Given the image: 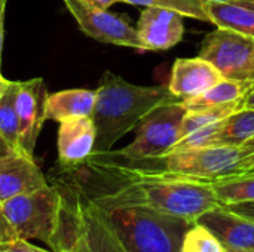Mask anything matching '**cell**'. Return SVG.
Wrapping results in <instances>:
<instances>
[{
	"mask_svg": "<svg viewBox=\"0 0 254 252\" xmlns=\"http://www.w3.org/2000/svg\"><path fill=\"white\" fill-rule=\"evenodd\" d=\"M61 193L55 252H180L193 224L144 206L104 205L58 177Z\"/></svg>",
	"mask_w": 254,
	"mask_h": 252,
	"instance_id": "obj_1",
	"label": "cell"
},
{
	"mask_svg": "<svg viewBox=\"0 0 254 252\" xmlns=\"http://www.w3.org/2000/svg\"><path fill=\"white\" fill-rule=\"evenodd\" d=\"M95 95V107L91 116L95 126L94 153L110 151L155 108L179 101L167 85H134L112 71H104Z\"/></svg>",
	"mask_w": 254,
	"mask_h": 252,
	"instance_id": "obj_2",
	"label": "cell"
},
{
	"mask_svg": "<svg viewBox=\"0 0 254 252\" xmlns=\"http://www.w3.org/2000/svg\"><path fill=\"white\" fill-rule=\"evenodd\" d=\"M1 208L16 239L40 241L54 248L61 215V193L55 184L4 201Z\"/></svg>",
	"mask_w": 254,
	"mask_h": 252,
	"instance_id": "obj_3",
	"label": "cell"
},
{
	"mask_svg": "<svg viewBox=\"0 0 254 252\" xmlns=\"http://www.w3.org/2000/svg\"><path fill=\"white\" fill-rule=\"evenodd\" d=\"M185 114L186 108L182 101H173L155 108L135 128L132 143L113 153L129 162L161 159L179 143Z\"/></svg>",
	"mask_w": 254,
	"mask_h": 252,
	"instance_id": "obj_4",
	"label": "cell"
},
{
	"mask_svg": "<svg viewBox=\"0 0 254 252\" xmlns=\"http://www.w3.org/2000/svg\"><path fill=\"white\" fill-rule=\"evenodd\" d=\"M246 154L241 146H208L171 150L161 159H156V162L162 169L171 174L214 181L240 175Z\"/></svg>",
	"mask_w": 254,
	"mask_h": 252,
	"instance_id": "obj_5",
	"label": "cell"
},
{
	"mask_svg": "<svg viewBox=\"0 0 254 252\" xmlns=\"http://www.w3.org/2000/svg\"><path fill=\"white\" fill-rule=\"evenodd\" d=\"M201 58L211 62L223 79L254 82V37L216 28L201 43Z\"/></svg>",
	"mask_w": 254,
	"mask_h": 252,
	"instance_id": "obj_6",
	"label": "cell"
},
{
	"mask_svg": "<svg viewBox=\"0 0 254 252\" xmlns=\"http://www.w3.org/2000/svg\"><path fill=\"white\" fill-rule=\"evenodd\" d=\"M79 28L89 37L116 46L144 50L137 30L122 16L94 6L86 0H63Z\"/></svg>",
	"mask_w": 254,
	"mask_h": 252,
	"instance_id": "obj_7",
	"label": "cell"
},
{
	"mask_svg": "<svg viewBox=\"0 0 254 252\" xmlns=\"http://www.w3.org/2000/svg\"><path fill=\"white\" fill-rule=\"evenodd\" d=\"M48 88L42 77L18 82L16 116H18V147L19 153L34 159V149L46 119Z\"/></svg>",
	"mask_w": 254,
	"mask_h": 252,
	"instance_id": "obj_8",
	"label": "cell"
},
{
	"mask_svg": "<svg viewBox=\"0 0 254 252\" xmlns=\"http://www.w3.org/2000/svg\"><path fill=\"white\" fill-rule=\"evenodd\" d=\"M144 50H168L185 36L183 15L158 6H146L135 27Z\"/></svg>",
	"mask_w": 254,
	"mask_h": 252,
	"instance_id": "obj_9",
	"label": "cell"
},
{
	"mask_svg": "<svg viewBox=\"0 0 254 252\" xmlns=\"http://www.w3.org/2000/svg\"><path fill=\"white\" fill-rule=\"evenodd\" d=\"M222 79L220 71L201 56L177 58L167 86L179 101H185L204 94Z\"/></svg>",
	"mask_w": 254,
	"mask_h": 252,
	"instance_id": "obj_10",
	"label": "cell"
},
{
	"mask_svg": "<svg viewBox=\"0 0 254 252\" xmlns=\"http://www.w3.org/2000/svg\"><path fill=\"white\" fill-rule=\"evenodd\" d=\"M95 147V126L91 117L60 122L57 134L58 163L61 169H73L85 163Z\"/></svg>",
	"mask_w": 254,
	"mask_h": 252,
	"instance_id": "obj_11",
	"label": "cell"
},
{
	"mask_svg": "<svg viewBox=\"0 0 254 252\" xmlns=\"http://www.w3.org/2000/svg\"><path fill=\"white\" fill-rule=\"evenodd\" d=\"M195 223L208 229L228 251L254 250V221L235 214L226 206H217L202 214Z\"/></svg>",
	"mask_w": 254,
	"mask_h": 252,
	"instance_id": "obj_12",
	"label": "cell"
},
{
	"mask_svg": "<svg viewBox=\"0 0 254 252\" xmlns=\"http://www.w3.org/2000/svg\"><path fill=\"white\" fill-rule=\"evenodd\" d=\"M48 186V180L36 163L21 153L0 159V202Z\"/></svg>",
	"mask_w": 254,
	"mask_h": 252,
	"instance_id": "obj_13",
	"label": "cell"
},
{
	"mask_svg": "<svg viewBox=\"0 0 254 252\" xmlns=\"http://www.w3.org/2000/svg\"><path fill=\"white\" fill-rule=\"evenodd\" d=\"M95 91L89 89H65L48 95L46 119L64 122L77 117H91L95 107Z\"/></svg>",
	"mask_w": 254,
	"mask_h": 252,
	"instance_id": "obj_14",
	"label": "cell"
},
{
	"mask_svg": "<svg viewBox=\"0 0 254 252\" xmlns=\"http://www.w3.org/2000/svg\"><path fill=\"white\" fill-rule=\"evenodd\" d=\"M205 12L208 21L217 28L254 37V9L234 3L205 0Z\"/></svg>",
	"mask_w": 254,
	"mask_h": 252,
	"instance_id": "obj_15",
	"label": "cell"
},
{
	"mask_svg": "<svg viewBox=\"0 0 254 252\" xmlns=\"http://www.w3.org/2000/svg\"><path fill=\"white\" fill-rule=\"evenodd\" d=\"M254 82H240V80H229V79H222L219 83L211 86L208 91L204 94L182 101L185 105L186 111H198V110H205L210 107H217L223 105L237 100H243L252 89H253Z\"/></svg>",
	"mask_w": 254,
	"mask_h": 252,
	"instance_id": "obj_16",
	"label": "cell"
},
{
	"mask_svg": "<svg viewBox=\"0 0 254 252\" xmlns=\"http://www.w3.org/2000/svg\"><path fill=\"white\" fill-rule=\"evenodd\" d=\"M254 138V110L241 108L223 120L210 146H243Z\"/></svg>",
	"mask_w": 254,
	"mask_h": 252,
	"instance_id": "obj_17",
	"label": "cell"
},
{
	"mask_svg": "<svg viewBox=\"0 0 254 252\" xmlns=\"http://www.w3.org/2000/svg\"><path fill=\"white\" fill-rule=\"evenodd\" d=\"M222 206L254 202V175L240 174L211 181Z\"/></svg>",
	"mask_w": 254,
	"mask_h": 252,
	"instance_id": "obj_18",
	"label": "cell"
},
{
	"mask_svg": "<svg viewBox=\"0 0 254 252\" xmlns=\"http://www.w3.org/2000/svg\"><path fill=\"white\" fill-rule=\"evenodd\" d=\"M244 100V98H243ZM243 100H237L223 105L217 107H210L205 110H198V111H186L182 123V132H180V140L198 129H202L205 126L214 125L217 122H222L237 113L238 110L243 108ZM179 140V141H180Z\"/></svg>",
	"mask_w": 254,
	"mask_h": 252,
	"instance_id": "obj_19",
	"label": "cell"
},
{
	"mask_svg": "<svg viewBox=\"0 0 254 252\" xmlns=\"http://www.w3.org/2000/svg\"><path fill=\"white\" fill-rule=\"evenodd\" d=\"M18 82H12L7 91L0 97V140L13 151L19 153L18 147V116L15 107Z\"/></svg>",
	"mask_w": 254,
	"mask_h": 252,
	"instance_id": "obj_20",
	"label": "cell"
},
{
	"mask_svg": "<svg viewBox=\"0 0 254 252\" xmlns=\"http://www.w3.org/2000/svg\"><path fill=\"white\" fill-rule=\"evenodd\" d=\"M122 3L135 4V6H158L176 10L183 16L208 21V15L205 12V0H121Z\"/></svg>",
	"mask_w": 254,
	"mask_h": 252,
	"instance_id": "obj_21",
	"label": "cell"
},
{
	"mask_svg": "<svg viewBox=\"0 0 254 252\" xmlns=\"http://www.w3.org/2000/svg\"><path fill=\"white\" fill-rule=\"evenodd\" d=\"M180 252H226V250L208 229L193 223L185 233Z\"/></svg>",
	"mask_w": 254,
	"mask_h": 252,
	"instance_id": "obj_22",
	"label": "cell"
},
{
	"mask_svg": "<svg viewBox=\"0 0 254 252\" xmlns=\"http://www.w3.org/2000/svg\"><path fill=\"white\" fill-rule=\"evenodd\" d=\"M0 252H55L48 251L43 248H39L36 245H31L28 241H22V239H13L9 242H4L0 245Z\"/></svg>",
	"mask_w": 254,
	"mask_h": 252,
	"instance_id": "obj_23",
	"label": "cell"
},
{
	"mask_svg": "<svg viewBox=\"0 0 254 252\" xmlns=\"http://www.w3.org/2000/svg\"><path fill=\"white\" fill-rule=\"evenodd\" d=\"M16 239L15 236V232L13 229L10 227L4 212H3V208H1V202H0V245L4 244V242H9V241H13Z\"/></svg>",
	"mask_w": 254,
	"mask_h": 252,
	"instance_id": "obj_24",
	"label": "cell"
},
{
	"mask_svg": "<svg viewBox=\"0 0 254 252\" xmlns=\"http://www.w3.org/2000/svg\"><path fill=\"white\" fill-rule=\"evenodd\" d=\"M246 150V157L243 162V172L241 174H249V172H254V138L247 141L246 144L241 146Z\"/></svg>",
	"mask_w": 254,
	"mask_h": 252,
	"instance_id": "obj_25",
	"label": "cell"
},
{
	"mask_svg": "<svg viewBox=\"0 0 254 252\" xmlns=\"http://www.w3.org/2000/svg\"><path fill=\"white\" fill-rule=\"evenodd\" d=\"M228 209L234 211L238 215H243L249 220L254 221V202H246V203H235V205H226Z\"/></svg>",
	"mask_w": 254,
	"mask_h": 252,
	"instance_id": "obj_26",
	"label": "cell"
},
{
	"mask_svg": "<svg viewBox=\"0 0 254 252\" xmlns=\"http://www.w3.org/2000/svg\"><path fill=\"white\" fill-rule=\"evenodd\" d=\"M6 4H7V0H0V70H1V52H3V40H4V16H6Z\"/></svg>",
	"mask_w": 254,
	"mask_h": 252,
	"instance_id": "obj_27",
	"label": "cell"
},
{
	"mask_svg": "<svg viewBox=\"0 0 254 252\" xmlns=\"http://www.w3.org/2000/svg\"><path fill=\"white\" fill-rule=\"evenodd\" d=\"M243 108L254 110V86L253 89L244 97V100H243Z\"/></svg>",
	"mask_w": 254,
	"mask_h": 252,
	"instance_id": "obj_28",
	"label": "cell"
},
{
	"mask_svg": "<svg viewBox=\"0 0 254 252\" xmlns=\"http://www.w3.org/2000/svg\"><path fill=\"white\" fill-rule=\"evenodd\" d=\"M89 3H92L94 6L97 7H101V9H109L112 4H115L116 1H121V0H86Z\"/></svg>",
	"mask_w": 254,
	"mask_h": 252,
	"instance_id": "obj_29",
	"label": "cell"
},
{
	"mask_svg": "<svg viewBox=\"0 0 254 252\" xmlns=\"http://www.w3.org/2000/svg\"><path fill=\"white\" fill-rule=\"evenodd\" d=\"M211 1H222V3H234V4H241L246 7L254 9V0H211Z\"/></svg>",
	"mask_w": 254,
	"mask_h": 252,
	"instance_id": "obj_30",
	"label": "cell"
},
{
	"mask_svg": "<svg viewBox=\"0 0 254 252\" xmlns=\"http://www.w3.org/2000/svg\"><path fill=\"white\" fill-rule=\"evenodd\" d=\"M10 80H7L6 77H3V74L0 73V97H3V94L7 91V88L10 86Z\"/></svg>",
	"mask_w": 254,
	"mask_h": 252,
	"instance_id": "obj_31",
	"label": "cell"
},
{
	"mask_svg": "<svg viewBox=\"0 0 254 252\" xmlns=\"http://www.w3.org/2000/svg\"><path fill=\"white\" fill-rule=\"evenodd\" d=\"M10 153H16V151H13L12 149H9V147L0 140V159H3L4 156H7V154H10Z\"/></svg>",
	"mask_w": 254,
	"mask_h": 252,
	"instance_id": "obj_32",
	"label": "cell"
},
{
	"mask_svg": "<svg viewBox=\"0 0 254 252\" xmlns=\"http://www.w3.org/2000/svg\"><path fill=\"white\" fill-rule=\"evenodd\" d=\"M226 252H250V251H228V250H226Z\"/></svg>",
	"mask_w": 254,
	"mask_h": 252,
	"instance_id": "obj_33",
	"label": "cell"
},
{
	"mask_svg": "<svg viewBox=\"0 0 254 252\" xmlns=\"http://www.w3.org/2000/svg\"><path fill=\"white\" fill-rule=\"evenodd\" d=\"M249 174H253V175H254V172H249Z\"/></svg>",
	"mask_w": 254,
	"mask_h": 252,
	"instance_id": "obj_34",
	"label": "cell"
},
{
	"mask_svg": "<svg viewBox=\"0 0 254 252\" xmlns=\"http://www.w3.org/2000/svg\"><path fill=\"white\" fill-rule=\"evenodd\" d=\"M250 252H254V250H252V251H250Z\"/></svg>",
	"mask_w": 254,
	"mask_h": 252,
	"instance_id": "obj_35",
	"label": "cell"
}]
</instances>
